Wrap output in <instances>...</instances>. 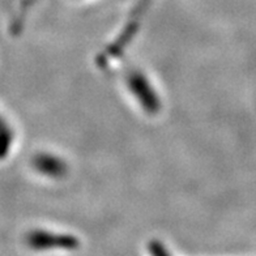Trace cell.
Masks as SVG:
<instances>
[{"mask_svg": "<svg viewBox=\"0 0 256 256\" xmlns=\"http://www.w3.org/2000/svg\"><path fill=\"white\" fill-rule=\"evenodd\" d=\"M36 248H76L78 242L72 236H52L48 232H37L30 238Z\"/></svg>", "mask_w": 256, "mask_h": 256, "instance_id": "obj_1", "label": "cell"}, {"mask_svg": "<svg viewBox=\"0 0 256 256\" xmlns=\"http://www.w3.org/2000/svg\"><path fill=\"white\" fill-rule=\"evenodd\" d=\"M152 252L153 256H168V252L165 251V248H164V246H162V244H158V243L152 244Z\"/></svg>", "mask_w": 256, "mask_h": 256, "instance_id": "obj_2", "label": "cell"}]
</instances>
